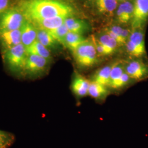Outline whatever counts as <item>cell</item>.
Here are the masks:
<instances>
[{"instance_id":"18","label":"cell","mask_w":148,"mask_h":148,"mask_svg":"<svg viewBox=\"0 0 148 148\" xmlns=\"http://www.w3.org/2000/svg\"><path fill=\"white\" fill-rule=\"evenodd\" d=\"M125 72V61L118 60L114 62L111 69L109 83L108 86L110 90H112Z\"/></svg>"},{"instance_id":"20","label":"cell","mask_w":148,"mask_h":148,"mask_svg":"<svg viewBox=\"0 0 148 148\" xmlns=\"http://www.w3.org/2000/svg\"><path fill=\"white\" fill-rule=\"evenodd\" d=\"M26 49L27 54H35L50 60L52 58L51 51L37 40L33 43L30 46L26 48Z\"/></svg>"},{"instance_id":"5","label":"cell","mask_w":148,"mask_h":148,"mask_svg":"<svg viewBox=\"0 0 148 148\" xmlns=\"http://www.w3.org/2000/svg\"><path fill=\"white\" fill-rule=\"evenodd\" d=\"M26 19L18 9H10L0 14V32L20 29Z\"/></svg>"},{"instance_id":"25","label":"cell","mask_w":148,"mask_h":148,"mask_svg":"<svg viewBox=\"0 0 148 148\" xmlns=\"http://www.w3.org/2000/svg\"><path fill=\"white\" fill-rule=\"evenodd\" d=\"M90 39L92 40V42L95 45L97 52L98 53V55L99 57L110 56V54L106 50V48L99 42V41L97 40V38L95 35H92L90 36Z\"/></svg>"},{"instance_id":"28","label":"cell","mask_w":148,"mask_h":148,"mask_svg":"<svg viewBox=\"0 0 148 148\" xmlns=\"http://www.w3.org/2000/svg\"><path fill=\"white\" fill-rule=\"evenodd\" d=\"M13 142V141L0 140V148H8L12 145Z\"/></svg>"},{"instance_id":"3","label":"cell","mask_w":148,"mask_h":148,"mask_svg":"<svg viewBox=\"0 0 148 148\" xmlns=\"http://www.w3.org/2000/svg\"><path fill=\"white\" fill-rule=\"evenodd\" d=\"M27 56L26 48L22 43L3 52V60L8 70L19 75L23 74Z\"/></svg>"},{"instance_id":"15","label":"cell","mask_w":148,"mask_h":148,"mask_svg":"<svg viewBox=\"0 0 148 148\" xmlns=\"http://www.w3.org/2000/svg\"><path fill=\"white\" fill-rule=\"evenodd\" d=\"M110 90L106 86L99 84L90 82L88 89V95L96 101H106V98L110 95Z\"/></svg>"},{"instance_id":"29","label":"cell","mask_w":148,"mask_h":148,"mask_svg":"<svg viewBox=\"0 0 148 148\" xmlns=\"http://www.w3.org/2000/svg\"><path fill=\"white\" fill-rule=\"evenodd\" d=\"M94 1L95 2V4H98V3H100L103 2H105V1H108V0H94Z\"/></svg>"},{"instance_id":"23","label":"cell","mask_w":148,"mask_h":148,"mask_svg":"<svg viewBox=\"0 0 148 148\" xmlns=\"http://www.w3.org/2000/svg\"><path fill=\"white\" fill-rule=\"evenodd\" d=\"M48 32L57 41L63 45L65 37L69 31L65 24L64 23L62 26L59 27L57 29Z\"/></svg>"},{"instance_id":"12","label":"cell","mask_w":148,"mask_h":148,"mask_svg":"<svg viewBox=\"0 0 148 148\" xmlns=\"http://www.w3.org/2000/svg\"><path fill=\"white\" fill-rule=\"evenodd\" d=\"M21 43L27 48L37 40V29L30 21L25 20L21 26Z\"/></svg>"},{"instance_id":"13","label":"cell","mask_w":148,"mask_h":148,"mask_svg":"<svg viewBox=\"0 0 148 148\" xmlns=\"http://www.w3.org/2000/svg\"><path fill=\"white\" fill-rule=\"evenodd\" d=\"M133 8V4L131 2L127 1L122 2L119 5L117 10L116 19L117 21L122 24H126L132 21Z\"/></svg>"},{"instance_id":"10","label":"cell","mask_w":148,"mask_h":148,"mask_svg":"<svg viewBox=\"0 0 148 148\" xmlns=\"http://www.w3.org/2000/svg\"><path fill=\"white\" fill-rule=\"evenodd\" d=\"M21 43V30L0 32V46L3 52Z\"/></svg>"},{"instance_id":"17","label":"cell","mask_w":148,"mask_h":148,"mask_svg":"<svg viewBox=\"0 0 148 148\" xmlns=\"http://www.w3.org/2000/svg\"><path fill=\"white\" fill-rule=\"evenodd\" d=\"M37 40L50 51L57 49L61 45L49 32L42 29H37Z\"/></svg>"},{"instance_id":"31","label":"cell","mask_w":148,"mask_h":148,"mask_svg":"<svg viewBox=\"0 0 148 148\" xmlns=\"http://www.w3.org/2000/svg\"><path fill=\"white\" fill-rule=\"evenodd\" d=\"M88 1H90V0H88Z\"/></svg>"},{"instance_id":"1","label":"cell","mask_w":148,"mask_h":148,"mask_svg":"<svg viewBox=\"0 0 148 148\" xmlns=\"http://www.w3.org/2000/svg\"><path fill=\"white\" fill-rule=\"evenodd\" d=\"M18 10L25 18L32 21L57 16L73 17V6L63 0H21Z\"/></svg>"},{"instance_id":"4","label":"cell","mask_w":148,"mask_h":148,"mask_svg":"<svg viewBox=\"0 0 148 148\" xmlns=\"http://www.w3.org/2000/svg\"><path fill=\"white\" fill-rule=\"evenodd\" d=\"M51 61L38 56L28 54L22 76L31 79L41 78L47 73Z\"/></svg>"},{"instance_id":"14","label":"cell","mask_w":148,"mask_h":148,"mask_svg":"<svg viewBox=\"0 0 148 148\" xmlns=\"http://www.w3.org/2000/svg\"><path fill=\"white\" fill-rule=\"evenodd\" d=\"M113 63L109 64L96 70L90 77V82L108 86Z\"/></svg>"},{"instance_id":"6","label":"cell","mask_w":148,"mask_h":148,"mask_svg":"<svg viewBox=\"0 0 148 148\" xmlns=\"http://www.w3.org/2000/svg\"><path fill=\"white\" fill-rule=\"evenodd\" d=\"M127 53L134 58H140L146 54L144 35L142 29L132 30L125 44Z\"/></svg>"},{"instance_id":"26","label":"cell","mask_w":148,"mask_h":148,"mask_svg":"<svg viewBox=\"0 0 148 148\" xmlns=\"http://www.w3.org/2000/svg\"><path fill=\"white\" fill-rule=\"evenodd\" d=\"M14 138V137L12 134L0 130V140L13 142Z\"/></svg>"},{"instance_id":"24","label":"cell","mask_w":148,"mask_h":148,"mask_svg":"<svg viewBox=\"0 0 148 148\" xmlns=\"http://www.w3.org/2000/svg\"><path fill=\"white\" fill-rule=\"evenodd\" d=\"M134 82V81L129 76V75L126 72H125L118 82L113 87L112 90H121L122 88H125L128 85L132 84Z\"/></svg>"},{"instance_id":"2","label":"cell","mask_w":148,"mask_h":148,"mask_svg":"<svg viewBox=\"0 0 148 148\" xmlns=\"http://www.w3.org/2000/svg\"><path fill=\"white\" fill-rule=\"evenodd\" d=\"M77 68L87 70L95 66L100 58L92 40L86 39L72 52Z\"/></svg>"},{"instance_id":"8","label":"cell","mask_w":148,"mask_h":148,"mask_svg":"<svg viewBox=\"0 0 148 148\" xmlns=\"http://www.w3.org/2000/svg\"><path fill=\"white\" fill-rule=\"evenodd\" d=\"M133 6L132 30L142 29L148 18V0H134Z\"/></svg>"},{"instance_id":"27","label":"cell","mask_w":148,"mask_h":148,"mask_svg":"<svg viewBox=\"0 0 148 148\" xmlns=\"http://www.w3.org/2000/svg\"><path fill=\"white\" fill-rule=\"evenodd\" d=\"M10 0H0V14L8 10Z\"/></svg>"},{"instance_id":"16","label":"cell","mask_w":148,"mask_h":148,"mask_svg":"<svg viewBox=\"0 0 148 148\" xmlns=\"http://www.w3.org/2000/svg\"><path fill=\"white\" fill-rule=\"evenodd\" d=\"M64 24L68 29L69 32L79 34L82 35L89 30L88 24L86 21L73 17L66 18Z\"/></svg>"},{"instance_id":"11","label":"cell","mask_w":148,"mask_h":148,"mask_svg":"<svg viewBox=\"0 0 148 148\" xmlns=\"http://www.w3.org/2000/svg\"><path fill=\"white\" fill-rule=\"evenodd\" d=\"M68 18L69 17L57 16L50 18L36 19L29 21L32 23L37 29H42L49 32L62 26Z\"/></svg>"},{"instance_id":"9","label":"cell","mask_w":148,"mask_h":148,"mask_svg":"<svg viewBox=\"0 0 148 148\" xmlns=\"http://www.w3.org/2000/svg\"><path fill=\"white\" fill-rule=\"evenodd\" d=\"M90 85L89 79L78 72L74 73L71 82V90L77 98H81L88 95Z\"/></svg>"},{"instance_id":"21","label":"cell","mask_w":148,"mask_h":148,"mask_svg":"<svg viewBox=\"0 0 148 148\" xmlns=\"http://www.w3.org/2000/svg\"><path fill=\"white\" fill-rule=\"evenodd\" d=\"M96 37V36H95ZM99 42L106 48V50L109 52L110 55L115 53L118 48L120 47V45L116 41L108 34L104 32L96 37Z\"/></svg>"},{"instance_id":"7","label":"cell","mask_w":148,"mask_h":148,"mask_svg":"<svg viewBox=\"0 0 148 148\" xmlns=\"http://www.w3.org/2000/svg\"><path fill=\"white\" fill-rule=\"evenodd\" d=\"M125 71L134 82L148 78V64L140 58L125 62Z\"/></svg>"},{"instance_id":"30","label":"cell","mask_w":148,"mask_h":148,"mask_svg":"<svg viewBox=\"0 0 148 148\" xmlns=\"http://www.w3.org/2000/svg\"><path fill=\"white\" fill-rule=\"evenodd\" d=\"M118 1H121L122 2H127L128 1V0H117Z\"/></svg>"},{"instance_id":"22","label":"cell","mask_w":148,"mask_h":148,"mask_svg":"<svg viewBox=\"0 0 148 148\" xmlns=\"http://www.w3.org/2000/svg\"><path fill=\"white\" fill-rule=\"evenodd\" d=\"M117 4V0H108L98 4H95V7L98 12L101 14L110 16L116 9Z\"/></svg>"},{"instance_id":"19","label":"cell","mask_w":148,"mask_h":148,"mask_svg":"<svg viewBox=\"0 0 148 148\" xmlns=\"http://www.w3.org/2000/svg\"><path fill=\"white\" fill-rule=\"evenodd\" d=\"M86 40V39L82 35L69 32L65 37L63 46L68 48L73 52Z\"/></svg>"}]
</instances>
